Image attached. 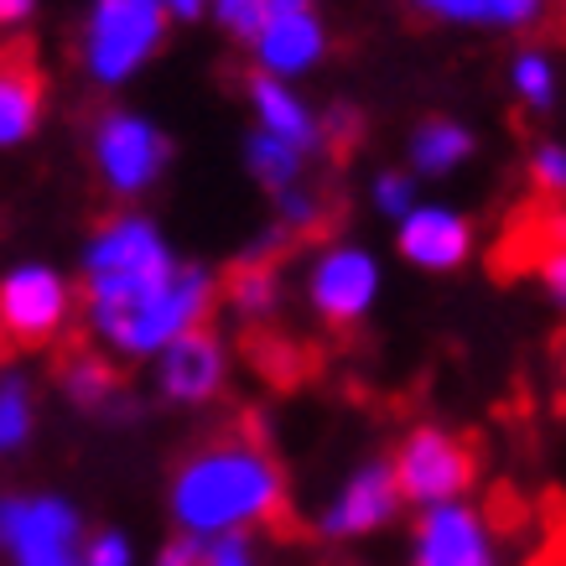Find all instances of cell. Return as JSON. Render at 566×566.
<instances>
[{"instance_id": "obj_1", "label": "cell", "mask_w": 566, "mask_h": 566, "mask_svg": "<svg viewBox=\"0 0 566 566\" xmlns=\"http://www.w3.org/2000/svg\"><path fill=\"white\" fill-rule=\"evenodd\" d=\"M286 504V473L271 458V447L223 431L213 442L192 447L167 479V515L172 531L198 541H240L265 531Z\"/></svg>"}, {"instance_id": "obj_2", "label": "cell", "mask_w": 566, "mask_h": 566, "mask_svg": "<svg viewBox=\"0 0 566 566\" xmlns=\"http://www.w3.org/2000/svg\"><path fill=\"white\" fill-rule=\"evenodd\" d=\"M223 296V281L198 260H182V271L172 281H161L156 292L125 302V307L84 312L88 338L99 344V354L125 364H151L161 359L177 338H188L198 327H208L213 307Z\"/></svg>"}, {"instance_id": "obj_3", "label": "cell", "mask_w": 566, "mask_h": 566, "mask_svg": "<svg viewBox=\"0 0 566 566\" xmlns=\"http://www.w3.org/2000/svg\"><path fill=\"white\" fill-rule=\"evenodd\" d=\"M177 271H182V255H177L172 234L151 213L120 208L88 229L84 250H78V296H84V312L125 307L156 292L161 281H172Z\"/></svg>"}, {"instance_id": "obj_4", "label": "cell", "mask_w": 566, "mask_h": 566, "mask_svg": "<svg viewBox=\"0 0 566 566\" xmlns=\"http://www.w3.org/2000/svg\"><path fill=\"white\" fill-rule=\"evenodd\" d=\"M172 11L161 0H88L78 21V69L94 88H125L167 48Z\"/></svg>"}, {"instance_id": "obj_5", "label": "cell", "mask_w": 566, "mask_h": 566, "mask_svg": "<svg viewBox=\"0 0 566 566\" xmlns=\"http://www.w3.org/2000/svg\"><path fill=\"white\" fill-rule=\"evenodd\" d=\"M88 520L52 489H0V566H78Z\"/></svg>"}, {"instance_id": "obj_6", "label": "cell", "mask_w": 566, "mask_h": 566, "mask_svg": "<svg viewBox=\"0 0 566 566\" xmlns=\"http://www.w3.org/2000/svg\"><path fill=\"white\" fill-rule=\"evenodd\" d=\"M88 161H94V177H99V188L109 198H120V203H136L146 192L167 177L172 167V136L151 120V115H140V109H104L94 130H88Z\"/></svg>"}, {"instance_id": "obj_7", "label": "cell", "mask_w": 566, "mask_h": 566, "mask_svg": "<svg viewBox=\"0 0 566 566\" xmlns=\"http://www.w3.org/2000/svg\"><path fill=\"white\" fill-rule=\"evenodd\" d=\"M73 312H84L78 281L48 260H17L0 271V338L17 348L57 344L69 333Z\"/></svg>"}, {"instance_id": "obj_8", "label": "cell", "mask_w": 566, "mask_h": 566, "mask_svg": "<svg viewBox=\"0 0 566 566\" xmlns=\"http://www.w3.org/2000/svg\"><path fill=\"white\" fill-rule=\"evenodd\" d=\"M379 292H385V265L369 244L354 240H327L307 255L302 271V296L307 312L327 327H359L375 312Z\"/></svg>"}, {"instance_id": "obj_9", "label": "cell", "mask_w": 566, "mask_h": 566, "mask_svg": "<svg viewBox=\"0 0 566 566\" xmlns=\"http://www.w3.org/2000/svg\"><path fill=\"white\" fill-rule=\"evenodd\" d=\"M406 510V494H400V479H395L390 458H364L333 483V494L323 499L317 510V535L333 541V546H359L369 535L390 531Z\"/></svg>"}, {"instance_id": "obj_10", "label": "cell", "mask_w": 566, "mask_h": 566, "mask_svg": "<svg viewBox=\"0 0 566 566\" xmlns=\"http://www.w3.org/2000/svg\"><path fill=\"white\" fill-rule=\"evenodd\" d=\"M390 468L411 510L458 504L473 489V447L447 427H411L390 452Z\"/></svg>"}, {"instance_id": "obj_11", "label": "cell", "mask_w": 566, "mask_h": 566, "mask_svg": "<svg viewBox=\"0 0 566 566\" xmlns=\"http://www.w3.org/2000/svg\"><path fill=\"white\" fill-rule=\"evenodd\" d=\"M406 566H504L494 520L479 504H437V510H416L411 525V562Z\"/></svg>"}, {"instance_id": "obj_12", "label": "cell", "mask_w": 566, "mask_h": 566, "mask_svg": "<svg viewBox=\"0 0 566 566\" xmlns=\"http://www.w3.org/2000/svg\"><path fill=\"white\" fill-rule=\"evenodd\" d=\"M473 244H479L473 219H468L458 203H442V198H421L406 219L395 223V250H400V260L427 275L463 271L468 260H473Z\"/></svg>"}, {"instance_id": "obj_13", "label": "cell", "mask_w": 566, "mask_h": 566, "mask_svg": "<svg viewBox=\"0 0 566 566\" xmlns=\"http://www.w3.org/2000/svg\"><path fill=\"white\" fill-rule=\"evenodd\" d=\"M151 385L177 411L213 406L223 395V385H229V344L213 327H198L188 338H177L161 359H151Z\"/></svg>"}, {"instance_id": "obj_14", "label": "cell", "mask_w": 566, "mask_h": 566, "mask_svg": "<svg viewBox=\"0 0 566 566\" xmlns=\"http://www.w3.org/2000/svg\"><path fill=\"white\" fill-rule=\"evenodd\" d=\"M250 57H255V73H265V78L302 84L307 73H317L327 63V21L317 17L312 0L292 6L250 42Z\"/></svg>"}, {"instance_id": "obj_15", "label": "cell", "mask_w": 566, "mask_h": 566, "mask_svg": "<svg viewBox=\"0 0 566 566\" xmlns=\"http://www.w3.org/2000/svg\"><path fill=\"white\" fill-rule=\"evenodd\" d=\"M244 104H250V125L265 130V136H281L302 146V151H323L327 146V120L323 109L302 94L296 84L286 78H265V73H250V84H244Z\"/></svg>"}, {"instance_id": "obj_16", "label": "cell", "mask_w": 566, "mask_h": 566, "mask_svg": "<svg viewBox=\"0 0 566 566\" xmlns=\"http://www.w3.org/2000/svg\"><path fill=\"white\" fill-rule=\"evenodd\" d=\"M416 17L483 36H525L551 17V0H406Z\"/></svg>"}, {"instance_id": "obj_17", "label": "cell", "mask_w": 566, "mask_h": 566, "mask_svg": "<svg viewBox=\"0 0 566 566\" xmlns=\"http://www.w3.org/2000/svg\"><path fill=\"white\" fill-rule=\"evenodd\" d=\"M48 84L27 52H0V151H17L42 130Z\"/></svg>"}, {"instance_id": "obj_18", "label": "cell", "mask_w": 566, "mask_h": 566, "mask_svg": "<svg viewBox=\"0 0 566 566\" xmlns=\"http://www.w3.org/2000/svg\"><path fill=\"white\" fill-rule=\"evenodd\" d=\"M57 395L69 400L73 411L99 416V421H115V416H130V400H125V385L115 375L109 354H73L57 369Z\"/></svg>"}, {"instance_id": "obj_19", "label": "cell", "mask_w": 566, "mask_h": 566, "mask_svg": "<svg viewBox=\"0 0 566 566\" xmlns=\"http://www.w3.org/2000/svg\"><path fill=\"white\" fill-rule=\"evenodd\" d=\"M473 151H479V136H473L463 120L427 115V120L411 130V140H406V167H411L416 177H452L473 161Z\"/></svg>"}, {"instance_id": "obj_20", "label": "cell", "mask_w": 566, "mask_h": 566, "mask_svg": "<svg viewBox=\"0 0 566 566\" xmlns=\"http://www.w3.org/2000/svg\"><path fill=\"white\" fill-rule=\"evenodd\" d=\"M244 172H250V182H255L265 198H281V192L292 188H307V172H312V151H302V146H292V140L281 136H265V130H244Z\"/></svg>"}, {"instance_id": "obj_21", "label": "cell", "mask_w": 566, "mask_h": 566, "mask_svg": "<svg viewBox=\"0 0 566 566\" xmlns=\"http://www.w3.org/2000/svg\"><path fill=\"white\" fill-rule=\"evenodd\" d=\"M504 78H510L515 104L520 109H531V115H551V109L562 104V63H556V52L551 48H535V42L515 48L510 52Z\"/></svg>"}, {"instance_id": "obj_22", "label": "cell", "mask_w": 566, "mask_h": 566, "mask_svg": "<svg viewBox=\"0 0 566 566\" xmlns=\"http://www.w3.org/2000/svg\"><path fill=\"white\" fill-rule=\"evenodd\" d=\"M223 302L250 327L271 323L281 312V271H275V260H240L229 271V281H223Z\"/></svg>"}, {"instance_id": "obj_23", "label": "cell", "mask_w": 566, "mask_h": 566, "mask_svg": "<svg viewBox=\"0 0 566 566\" xmlns=\"http://www.w3.org/2000/svg\"><path fill=\"white\" fill-rule=\"evenodd\" d=\"M36 437V390L21 369L0 364V463L27 452V442Z\"/></svg>"}, {"instance_id": "obj_24", "label": "cell", "mask_w": 566, "mask_h": 566, "mask_svg": "<svg viewBox=\"0 0 566 566\" xmlns=\"http://www.w3.org/2000/svg\"><path fill=\"white\" fill-rule=\"evenodd\" d=\"M292 6H307V0H213L208 21H213L229 42H244V48H250V42H255L281 11H292Z\"/></svg>"}, {"instance_id": "obj_25", "label": "cell", "mask_w": 566, "mask_h": 566, "mask_svg": "<svg viewBox=\"0 0 566 566\" xmlns=\"http://www.w3.org/2000/svg\"><path fill=\"white\" fill-rule=\"evenodd\" d=\"M416 203H421V177L411 167H385V172L369 177V208H375L379 219L400 223Z\"/></svg>"}, {"instance_id": "obj_26", "label": "cell", "mask_w": 566, "mask_h": 566, "mask_svg": "<svg viewBox=\"0 0 566 566\" xmlns=\"http://www.w3.org/2000/svg\"><path fill=\"white\" fill-rule=\"evenodd\" d=\"M271 208H275V223L286 229V234H312L317 223L327 219V203H323V192L312 188H292V192H281V198H271Z\"/></svg>"}, {"instance_id": "obj_27", "label": "cell", "mask_w": 566, "mask_h": 566, "mask_svg": "<svg viewBox=\"0 0 566 566\" xmlns=\"http://www.w3.org/2000/svg\"><path fill=\"white\" fill-rule=\"evenodd\" d=\"M531 188L541 192V198H566V140L546 136L531 146Z\"/></svg>"}, {"instance_id": "obj_28", "label": "cell", "mask_w": 566, "mask_h": 566, "mask_svg": "<svg viewBox=\"0 0 566 566\" xmlns=\"http://www.w3.org/2000/svg\"><path fill=\"white\" fill-rule=\"evenodd\" d=\"M136 541L125 531H88L84 541V562L78 566H136Z\"/></svg>"}, {"instance_id": "obj_29", "label": "cell", "mask_w": 566, "mask_h": 566, "mask_svg": "<svg viewBox=\"0 0 566 566\" xmlns=\"http://www.w3.org/2000/svg\"><path fill=\"white\" fill-rule=\"evenodd\" d=\"M535 281H541V292H546L556 307H566V240H556V244L541 250V260H535Z\"/></svg>"}, {"instance_id": "obj_30", "label": "cell", "mask_w": 566, "mask_h": 566, "mask_svg": "<svg viewBox=\"0 0 566 566\" xmlns=\"http://www.w3.org/2000/svg\"><path fill=\"white\" fill-rule=\"evenodd\" d=\"M151 566H208V541L172 531L167 541H161V551H156Z\"/></svg>"}, {"instance_id": "obj_31", "label": "cell", "mask_w": 566, "mask_h": 566, "mask_svg": "<svg viewBox=\"0 0 566 566\" xmlns=\"http://www.w3.org/2000/svg\"><path fill=\"white\" fill-rule=\"evenodd\" d=\"M208 566H260V556L250 546V535H240V541H213L208 546Z\"/></svg>"}, {"instance_id": "obj_32", "label": "cell", "mask_w": 566, "mask_h": 566, "mask_svg": "<svg viewBox=\"0 0 566 566\" xmlns=\"http://www.w3.org/2000/svg\"><path fill=\"white\" fill-rule=\"evenodd\" d=\"M36 6H42V0H0V36L21 32V27L36 17Z\"/></svg>"}, {"instance_id": "obj_33", "label": "cell", "mask_w": 566, "mask_h": 566, "mask_svg": "<svg viewBox=\"0 0 566 566\" xmlns=\"http://www.w3.org/2000/svg\"><path fill=\"white\" fill-rule=\"evenodd\" d=\"M323 120H327V136H354L359 115H354L348 104H333V109H323Z\"/></svg>"}, {"instance_id": "obj_34", "label": "cell", "mask_w": 566, "mask_h": 566, "mask_svg": "<svg viewBox=\"0 0 566 566\" xmlns=\"http://www.w3.org/2000/svg\"><path fill=\"white\" fill-rule=\"evenodd\" d=\"M167 11H172V21H198L213 11V0H161Z\"/></svg>"}, {"instance_id": "obj_35", "label": "cell", "mask_w": 566, "mask_h": 566, "mask_svg": "<svg viewBox=\"0 0 566 566\" xmlns=\"http://www.w3.org/2000/svg\"><path fill=\"white\" fill-rule=\"evenodd\" d=\"M562 375H566V354H562Z\"/></svg>"}]
</instances>
